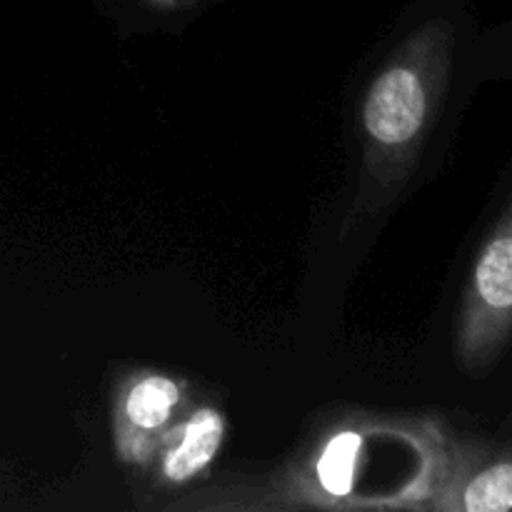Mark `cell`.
Segmentation results:
<instances>
[{
  "instance_id": "4",
  "label": "cell",
  "mask_w": 512,
  "mask_h": 512,
  "mask_svg": "<svg viewBox=\"0 0 512 512\" xmlns=\"http://www.w3.org/2000/svg\"><path fill=\"white\" fill-rule=\"evenodd\" d=\"M183 385L155 370H138L113 393V443L125 465L150 468L165 433L185 413Z\"/></svg>"
},
{
  "instance_id": "6",
  "label": "cell",
  "mask_w": 512,
  "mask_h": 512,
  "mask_svg": "<svg viewBox=\"0 0 512 512\" xmlns=\"http://www.w3.org/2000/svg\"><path fill=\"white\" fill-rule=\"evenodd\" d=\"M225 440V418L210 405L185 408L165 433L153 458L155 480L165 488H180L200 478L218 458Z\"/></svg>"
},
{
  "instance_id": "1",
  "label": "cell",
  "mask_w": 512,
  "mask_h": 512,
  "mask_svg": "<svg viewBox=\"0 0 512 512\" xmlns=\"http://www.w3.org/2000/svg\"><path fill=\"white\" fill-rule=\"evenodd\" d=\"M453 30L443 20L415 30L363 100L360 208L378 213L410 178L448 85Z\"/></svg>"
},
{
  "instance_id": "5",
  "label": "cell",
  "mask_w": 512,
  "mask_h": 512,
  "mask_svg": "<svg viewBox=\"0 0 512 512\" xmlns=\"http://www.w3.org/2000/svg\"><path fill=\"white\" fill-rule=\"evenodd\" d=\"M512 508V463L505 450L480 443H450L448 465L428 510L508 512Z\"/></svg>"
},
{
  "instance_id": "7",
  "label": "cell",
  "mask_w": 512,
  "mask_h": 512,
  "mask_svg": "<svg viewBox=\"0 0 512 512\" xmlns=\"http://www.w3.org/2000/svg\"><path fill=\"white\" fill-rule=\"evenodd\" d=\"M153 5H160V8H170V5H178L180 0H150Z\"/></svg>"
},
{
  "instance_id": "3",
  "label": "cell",
  "mask_w": 512,
  "mask_h": 512,
  "mask_svg": "<svg viewBox=\"0 0 512 512\" xmlns=\"http://www.w3.org/2000/svg\"><path fill=\"white\" fill-rule=\"evenodd\" d=\"M512 330V213L503 210L498 225L480 248L465 290L460 315L458 355L470 375H480L503 355Z\"/></svg>"
},
{
  "instance_id": "2",
  "label": "cell",
  "mask_w": 512,
  "mask_h": 512,
  "mask_svg": "<svg viewBox=\"0 0 512 512\" xmlns=\"http://www.w3.org/2000/svg\"><path fill=\"white\" fill-rule=\"evenodd\" d=\"M403 420L353 415L315 438L280 475V495L293 508H360L363 490L373 493L378 450ZM365 493V495H368Z\"/></svg>"
}]
</instances>
